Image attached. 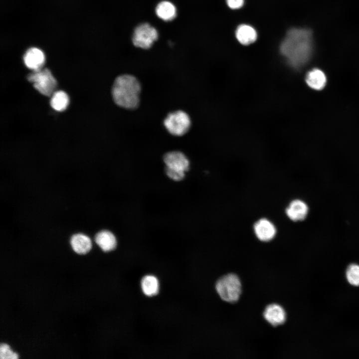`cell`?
I'll list each match as a JSON object with an SVG mask.
<instances>
[{
	"label": "cell",
	"mask_w": 359,
	"mask_h": 359,
	"mask_svg": "<svg viewBox=\"0 0 359 359\" xmlns=\"http://www.w3.org/2000/svg\"><path fill=\"white\" fill-rule=\"evenodd\" d=\"M70 243L74 252L79 255L86 254L92 248L90 238L81 233L73 235L71 238Z\"/></svg>",
	"instance_id": "cell-12"
},
{
	"label": "cell",
	"mask_w": 359,
	"mask_h": 359,
	"mask_svg": "<svg viewBox=\"0 0 359 359\" xmlns=\"http://www.w3.org/2000/svg\"><path fill=\"white\" fill-rule=\"evenodd\" d=\"M27 80L39 92L47 96L53 94L57 86L56 79L47 68L33 71L27 76Z\"/></svg>",
	"instance_id": "cell-4"
},
{
	"label": "cell",
	"mask_w": 359,
	"mask_h": 359,
	"mask_svg": "<svg viewBox=\"0 0 359 359\" xmlns=\"http://www.w3.org/2000/svg\"><path fill=\"white\" fill-rule=\"evenodd\" d=\"M141 288L143 293L148 296H153L158 294L159 290V282L158 279L151 275H146L141 281Z\"/></svg>",
	"instance_id": "cell-17"
},
{
	"label": "cell",
	"mask_w": 359,
	"mask_h": 359,
	"mask_svg": "<svg viewBox=\"0 0 359 359\" xmlns=\"http://www.w3.org/2000/svg\"><path fill=\"white\" fill-rule=\"evenodd\" d=\"M45 60L43 52L36 47L29 48L23 56V61L26 66L33 71L41 69Z\"/></svg>",
	"instance_id": "cell-11"
},
{
	"label": "cell",
	"mask_w": 359,
	"mask_h": 359,
	"mask_svg": "<svg viewBox=\"0 0 359 359\" xmlns=\"http://www.w3.org/2000/svg\"><path fill=\"white\" fill-rule=\"evenodd\" d=\"M306 81L311 88L320 90L324 88L327 82L325 73L320 69H314L310 71L306 75Z\"/></svg>",
	"instance_id": "cell-16"
},
{
	"label": "cell",
	"mask_w": 359,
	"mask_h": 359,
	"mask_svg": "<svg viewBox=\"0 0 359 359\" xmlns=\"http://www.w3.org/2000/svg\"><path fill=\"white\" fill-rule=\"evenodd\" d=\"M69 103V97L64 91H55L52 95L50 105L53 109L57 111L65 110L68 107Z\"/></svg>",
	"instance_id": "cell-18"
},
{
	"label": "cell",
	"mask_w": 359,
	"mask_h": 359,
	"mask_svg": "<svg viewBox=\"0 0 359 359\" xmlns=\"http://www.w3.org/2000/svg\"><path fill=\"white\" fill-rule=\"evenodd\" d=\"M95 241L101 250L104 252L113 250L117 245V240L115 235L108 230H102L99 232L95 236Z\"/></svg>",
	"instance_id": "cell-13"
},
{
	"label": "cell",
	"mask_w": 359,
	"mask_h": 359,
	"mask_svg": "<svg viewBox=\"0 0 359 359\" xmlns=\"http://www.w3.org/2000/svg\"><path fill=\"white\" fill-rule=\"evenodd\" d=\"M313 50L312 33L304 28L289 30L280 46L281 53L288 63L296 68H300L308 62Z\"/></svg>",
	"instance_id": "cell-1"
},
{
	"label": "cell",
	"mask_w": 359,
	"mask_h": 359,
	"mask_svg": "<svg viewBox=\"0 0 359 359\" xmlns=\"http://www.w3.org/2000/svg\"><path fill=\"white\" fill-rule=\"evenodd\" d=\"M155 12L159 18L165 21H172L177 16L176 7L168 0L160 2L156 7Z\"/></svg>",
	"instance_id": "cell-14"
},
{
	"label": "cell",
	"mask_w": 359,
	"mask_h": 359,
	"mask_svg": "<svg viewBox=\"0 0 359 359\" xmlns=\"http://www.w3.org/2000/svg\"><path fill=\"white\" fill-rule=\"evenodd\" d=\"M235 35L238 41L242 44L248 45L253 43L257 38L255 29L247 24L239 25L235 31Z\"/></svg>",
	"instance_id": "cell-15"
},
{
	"label": "cell",
	"mask_w": 359,
	"mask_h": 359,
	"mask_svg": "<svg viewBox=\"0 0 359 359\" xmlns=\"http://www.w3.org/2000/svg\"><path fill=\"white\" fill-rule=\"evenodd\" d=\"M228 6L232 9H238L242 6L244 0H226Z\"/></svg>",
	"instance_id": "cell-22"
},
{
	"label": "cell",
	"mask_w": 359,
	"mask_h": 359,
	"mask_svg": "<svg viewBox=\"0 0 359 359\" xmlns=\"http://www.w3.org/2000/svg\"><path fill=\"white\" fill-rule=\"evenodd\" d=\"M19 358L18 354L15 352L8 344L5 342L0 343V359H18Z\"/></svg>",
	"instance_id": "cell-20"
},
{
	"label": "cell",
	"mask_w": 359,
	"mask_h": 359,
	"mask_svg": "<svg viewBox=\"0 0 359 359\" xmlns=\"http://www.w3.org/2000/svg\"><path fill=\"white\" fill-rule=\"evenodd\" d=\"M263 317L271 325L276 327L283 324L286 320V313L284 308L278 304L268 305L264 309Z\"/></svg>",
	"instance_id": "cell-10"
},
{
	"label": "cell",
	"mask_w": 359,
	"mask_h": 359,
	"mask_svg": "<svg viewBox=\"0 0 359 359\" xmlns=\"http://www.w3.org/2000/svg\"><path fill=\"white\" fill-rule=\"evenodd\" d=\"M253 231L256 238L264 243L272 241L277 233L274 223L266 217L260 218L254 223Z\"/></svg>",
	"instance_id": "cell-7"
},
{
	"label": "cell",
	"mask_w": 359,
	"mask_h": 359,
	"mask_svg": "<svg viewBox=\"0 0 359 359\" xmlns=\"http://www.w3.org/2000/svg\"><path fill=\"white\" fill-rule=\"evenodd\" d=\"M346 276L348 282L354 286H359V265L351 264L347 268Z\"/></svg>",
	"instance_id": "cell-19"
},
{
	"label": "cell",
	"mask_w": 359,
	"mask_h": 359,
	"mask_svg": "<svg viewBox=\"0 0 359 359\" xmlns=\"http://www.w3.org/2000/svg\"><path fill=\"white\" fill-rule=\"evenodd\" d=\"M164 162L166 167L180 172H186L189 168V162L181 152L172 151L164 156Z\"/></svg>",
	"instance_id": "cell-9"
},
{
	"label": "cell",
	"mask_w": 359,
	"mask_h": 359,
	"mask_svg": "<svg viewBox=\"0 0 359 359\" xmlns=\"http://www.w3.org/2000/svg\"><path fill=\"white\" fill-rule=\"evenodd\" d=\"M309 212L307 204L300 199L292 200L285 210L286 216L293 222L304 220L307 217Z\"/></svg>",
	"instance_id": "cell-8"
},
{
	"label": "cell",
	"mask_w": 359,
	"mask_h": 359,
	"mask_svg": "<svg viewBox=\"0 0 359 359\" xmlns=\"http://www.w3.org/2000/svg\"><path fill=\"white\" fill-rule=\"evenodd\" d=\"M141 91V84L136 77L130 74H123L115 79L112 88V95L118 106L133 110L139 105Z\"/></svg>",
	"instance_id": "cell-2"
},
{
	"label": "cell",
	"mask_w": 359,
	"mask_h": 359,
	"mask_svg": "<svg viewBox=\"0 0 359 359\" xmlns=\"http://www.w3.org/2000/svg\"><path fill=\"white\" fill-rule=\"evenodd\" d=\"M159 34L157 30L148 23L139 24L134 29L132 42L134 45L144 49L152 47L158 39Z\"/></svg>",
	"instance_id": "cell-6"
},
{
	"label": "cell",
	"mask_w": 359,
	"mask_h": 359,
	"mask_svg": "<svg viewBox=\"0 0 359 359\" xmlns=\"http://www.w3.org/2000/svg\"><path fill=\"white\" fill-rule=\"evenodd\" d=\"M165 173L171 179L175 181L182 180L184 177V172L176 171L166 167Z\"/></svg>",
	"instance_id": "cell-21"
},
{
	"label": "cell",
	"mask_w": 359,
	"mask_h": 359,
	"mask_svg": "<svg viewBox=\"0 0 359 359\" xmlns=\"http://www.w3.org/2000/svg\"><path fill=\"white\" fill-rule=\"evenodd\" d=\"M164 125L171 135L181 136L189 130L191 120L185 112L178 110L167 115L164 120Z\"/></svg>",
	"instance_id": "cell-5"
},
{
	"label": "cell",
	"mask_w": 359,
	"mask_h": 359,
	"mask_svg": "<svg viewBox=\"0 0 359 359\" xmlns=\"http://www.w3.org/2000/svg\"><path fill=\"white\" fill-rule=\"evenodd\" d=\"M215 289L222 300L233 303L239 299L241 293V283L238 276L229 273L222 276L217 281Z\"/></svg>",
	"instance_id": "cell-3"
}]
</instances>
